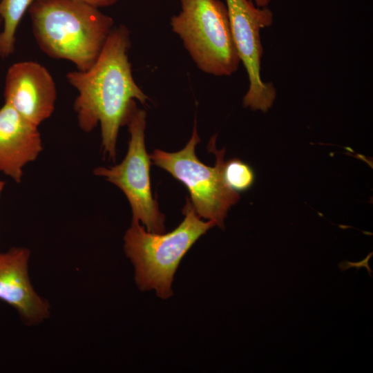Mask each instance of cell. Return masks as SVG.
Instances as JSON below:
<instances>
[{"label": "cell", "mask_w": 373, "mask_h": 373, "mask_svg": "<svg viewBox=\"0 0 373 373\" xmlns=\"http://www.w3.org/2000/svg\"><path fill=\"white\" fill-rule=\"evenodd\" d=\"M3 95L5 103L39 126L55 110L57 89L46 68L35 61H23L8 69Z\"/></svg>", "instance_id": "8"}, {"label": "cell", "mask_w": 373, "mask_h": 373, "mask_svg": "<svg viewBox=\"0 0 373 373\" xmlns=\"http://www.w3.org/2000/svg\"><path fill=\"white\" fill-rule=\"evenodd\" d=\"M372 252L370 253L365 258L357 262H352L350 261H342L341 262L338 264V267L341 271H344L352 267H355L356 270H358L361 267H365L369 272V275L371 276L372 269L368 265V262H369L370 258L372 257Z\"/></svg>", "instance_id": "13"}, {"label": "cell", "mask_w": 373, "mask_h": 373, "mask_svg": "<svg viewBox=\"0 0 373 373\" xmlns=\"http://www.w3.org/2000/svg\"><path fill=\"white\" fill-rule=\"evenodd\" d=\"M30 253L13 247L0 253V300L14 307L28 325L43 322L50 316V305L35 290L28 274Z\"/></svg>", "instance_id": "9"}, {"label": "cell", "mask_w": 373, "mask_h": 373, "mask_svg": "<svg viewBox=\"0 0 373 373\" xmlns=\"http://www.w3.org/2000/svg\"><path fill=\"white\" fill-rule=\"evenodd\" d=\"M226 5L236 50L249 82L243 106L265 113L273 106L276 90L271 82H264L261 78L260 32L271 26L273 12L267 6L256 7L251 0H226Z\"/></svg>", "instance_id": "7"}, {"label": "cell", "mask_w": 373, "mask_h": 373, "mask_svg": "<svg viewBox=\"0 0 373 373\" xmlns=\"http://www.w3.org/2000/svg\"><path fill=\"white\" fill-rule=\"evenodd\" d=\"M4 185H5V182L3 180H0V195L4 188Z\"/></svg>", "instance_id": "16"}, {"label": "cell", "mask_w": 373, "mask_h": 373, "mask_svg": "<svg viewBox=\"0 0 373 373\" xmlns=\"http://www.w3.org/2000/svg\"><path fill=\"white\" fill-rule=\"evenodd\" d=\"M171 26L202 71L230 76L240 60L233 39L227 5L220 0H180Z\"/></svg>", "instance_id": "4"}, {"label": "cell", "mask_w": 373, "mask_h": 373, "mask_svg": "<svg viewBox=\"0 0 373 373\" xmlns=\"http://www.w3.org/2000/svg\"><path fill=\"white\" fill-rule=\"evenodd\" d=\"M35 1H0V14L3 23V29L0 32V57H7L14 52L17 27L23 15Z\"/></svg>", "instance_id": "11"}, {"label": "cell", "mask_w": 373, "mask_h": 373, "mask_svg": "<svg viewBox=\"0 0 373 373\" xmlns=\"http://www.w3.org/2000/svg\"><path fill=\"white\" fill-rule=\"evenodd\" d=\"M42 149L38 126L4 103L0 108V172L20 182L23 168L35 160Z\"/></svg>", "instance_id": "10"}, {"label": "cell", "mask_w": 373, "mask_h": 373, "mask_svg": "<svg viewBox=\"0 0 373 373\" xmlns=\"http://www.w3.org/2000/svg\"><path fill=\"white\" fill-rule=\"evenodd\" d=\"M130 46L127 27L113 28L90 68L66 74L68 82L78 93L74 110L79 126L90 132L99 124L104 153L113 161L118 133L131 102L137 100L145 105L149 100L133 77L128 57Z\"/></svg>", "instance_id": "1"}, {"label": "cell", "mask_w": 373, "mask_h": 373, "mask_svg": "<svg viewBox=\"0 0 373 373\" xmlns=\"http://www.w3.org/2000/svg\"><path fill=\"white\" fill-rule=\"evenodd\" d=\"M146 117V111L139 108L133 100L124 123L130 133L125 157L119 164L97 167L93 173L122 191L131 207L132 220L141 222L149 232L162 233L165 231V217L160 211L151 188V159L144 141Z\"/></svg>", "instance_id": "6"}, {"label": "cell", "mask_w": 373, "mask_h": 373, "mask_svg": "<svg viewBox=\"0 0 373 373\" xmlns=\"http://www.w3.org/2000/svg\"><path fill=\"white\" fill-rule=\"evenodd\" d=\"M79 1H81L82 2H84L90 6H93L94 7L99 8L111 6L115 4V3H117L119 0H79Z\"/></svg>", "instance_id": "14"}, {"label": "cell", "mask_w": 373, "mask_h": 373, "mask_svg": "<svg viewBox=\"0 0 373 373\" xmlns=\"http://www.w3.org/2000/svg\"><path fill=\"white\" fill-rule=\"evenodd\" d=\"M1 1V0H0ZM2 23V20H1V14H0V25Z\"/></svg>", "instance_id": "17"}, {"label": "cell", "mask_w": 373, "mask_h": 373, "mask_svg": "<svg viewBox=\"0 0 373 373\" xmlns=\"http://www.w3.org/2000/svg\"><path fill=\"white\" fill-rule=\"evenodd\" d=\"M28 11L39 48L82 71L96 61L114 26L111 17L79 0H36Z\"/></svg>", "instance_id": "2"}, {"label": "cell", "mask_w": 373, "mask_h": 373, "mask_svg": "<svg viewBox=\"0 0 373 373\" xmlns=\"http://www.w3.org/2000/svg\"><path fill=\"white\" fill-rule=\"evenodd\" d=\"M223 175L228 186L236 192L248 189L254 182L252 169L238 158L224 162Z\"/></svg>", "instance_id": "12"}, {"label": "cell", "mask_w": 373, "mask_h": 373, "mask_svg": "<svg viewBox=\"0 0 373 373\" xmlns=\"http://www.w3.org/2000/svg\"><path fill=\"white\" fill-rule=\"evenodd\" d=\"M182 213L183 221L169 233L147 232L139 221L132 220L124 238V249L134 265L139 289H155L162 299L173 295V276L184 256L200 237L216 225L212 220H201L189 198Z\"/></svg>", "instance_id": "3"}, {"label": "cell", "mask_w": 373, "mask_h": 373, "mask_svg": "<svg viewBox=\"0 0 373 373\" xmlns=\"http://www.w3.org/2000/svg\"><path fill=\"white\" fill-rule=\"evenodd\" d=\"M216 135L208 144V151L216 155L214 166L201 162L195 154V146L200 142L196 121L193 133L186 145L180 151L168 153L155 149L149 155L153 164L169 172L187 188L191 202L200 218L213 221L220 228L228 210L240 199L238 192L226 183L223 169L225 149L216 147Z\"/></svg>", "instance_id": "5"}, {"label": "cell", "mask_w": 373, "mask_h": 373, "mask_svg": "<svg viewBox=\"0 0 373 373\" xmlns=\"http://www.w3.org/2000/svg\"><path fill=\"white\" fill-rule=\"evenodd\" d=\"M254 1L257 7H267L271 0H251Z\"/></svg>", "instance_id": "15"}]
</instances>
